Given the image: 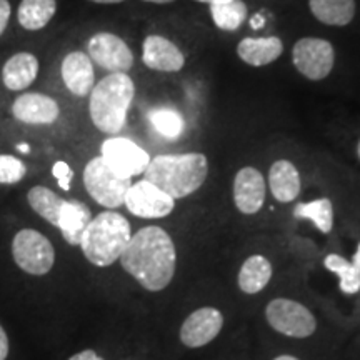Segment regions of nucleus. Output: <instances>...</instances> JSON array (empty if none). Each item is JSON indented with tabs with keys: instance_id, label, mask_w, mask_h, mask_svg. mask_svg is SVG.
I'll use <instances>...</instances> for the list:
<instances>
[{
	"instance_id": "obj_1",
	"label": "nucleus",
	"mask_w": 360,
	"mask_h": 360,
	"mask_svg": "<svg viewBox=\"0 0 360 360\" xmlns=\"http://www.w3.org/2000/svg\"><path fill=\"white\" fill-rule=\"evenodd\" d=\"M120 265L146 290L162 292L175 277L177 249L165 229L147 225L130 238L120 255Z\"/></svg>"
},
{
	"instance_id": "obj_2",
	"label": "nucleus",
	"mask_w": 360,
	"mask_h": 360,
	"mask_svg": "<svg viewBox=\"0 0 360 360\" xmlns=\"http://www.w3.org/2000/svg\"><path fill=\"white\" fill-rule=\"evenodd\" d=\"M209 174V160L204 154H165L148 162L146 180L167 193L174 200L186 199L204 186Z\"/></svg>"
},
{
	"instance_id": "obj_3",
	"label": "nucleus",
	"mask_w": 360,
	"mask_h": 360,
	"mask_svg": "<svg viewBox=\"0 0 360 360\" xmlns=\"http://www.w3.org/2000/svg\"><path fill=\"white\" fill-rule=\"evenodd\" d=\"M134 80L124 72L107 75L90 92L89 112L96 127L103 134H119L127 122V112L134 101Z\"/></svg>"
},
{
	"instance_id": "obj_4",
	"label": "nucleus",
	"mask_w": 360,
	"mask_h": 360,
	"mask_svg": "<svg viewBox=\"0 0 360 360\" xmlns=\"http://www.w3.org/2000/svg\"><path fill=\"white\" fill-rule=\"evenodd\" d=\"M132 238V229L122 214L105 210L90 220L80 238L85 259L96 267H110L120 259Z\"/></svg>"
},
{
	"instance_id": "obj_5",
	"label": "nucleus",
	"mask_w": 360,
	"mask_h": 360,
	"mask_svg": "<svg viewBox=\"0 0 360 360\" xmlns=\"http://www.w3.org/2000/svg\"><path fill=\"white\" fill-rule=\"evenodd\" d=\"M265 321L272 330L290 339H307L317 330V319L312 310L287 297L270 300L265 307Z\"/></svg>"
},
{
	"instance_id": "obj_6",
	"label": "nucleus",
	"mask_w": 360,
	"mask_h": 360,
	"mask_svg": "<svg viewBox=\"0 0 360 360\" xmlns=\"http://www.w3.org/2000/svg\"><path fill=\"white\" fill-rule=\"evenodd\" d=\"M84 186L89 195L105 209H119L124 205L127 191L132 186V179L120 177L115 174L102 157H94L85 165Z\"/></svg>"
},
{
	"instance_id": "obj_7",
	"label": "nucleus",
	"mask_w": 360,
	"mask_h": 360,
	"mask_svg": "<svg viewBox=\"0 0 360 360\" xmlns=\"http://www.w3.org/2000/svg\"><path fill=\"white\" fill-rule=\"evenodd\" d=\"M12 255L15 264L30 276H45L56 264L51 240L34 229H24L13 237Z\"/></svg>"
},
{
	"instance_id": "obj_8",
	"label": "nucleus",
	"mask_w": 360,
	"mask_h": 360,
	"mask_svg": "<svg viewBox=\"0 0 360 360\" xmlns=\"http://www.w3.org/2000/svg\"><path fill=\"white\" fill-rule=\"evenodd\" d=\"M292 60L295 69L310 80H322L334 69L335 52L323 39L304 37L294 45Z\"/></svg>"
},
{
	"instance_id": "obj_9",
	"label": "nucleus",
	"mask_w": 360,
	"mask_h": 360,
	"mask_svg": "<svg viewBox=\"0 0 360 360\" xmlns=\"http://www.w3.org/2000/svg\"><path fill=\"white\" fill-rule=\"evenodd\" d=\"M101 157L120 177L132 179L146 172L150 157L141 146L125 137H110L102 143Z\"/></svg>"
},
{
	"instance_id": "obj_10",
	"label": "nucleus",
	"mask_w": 360,
	"mask_h": 360,
	"mask_svg": "<svg viewBox=\"0 0 360 360\" xmlns=\"http://www.w3.org/2000/svg\"><path fill=\"white\" fill-rule=\"evenodd\" d=\"M224 328V315L217 307H200L186 317L179 330L184 347L202 349L214 342Z\"/></svg>"
},
{
	"instance_id": "obj_11",
	"label": "nucleus",
	"mask_w": 360,
	"mask_h": 360,
	"mask_svg": "<svg viewBox=\"0 0 360 360\" xmlns=\"http://www.w3.org/2000/svg\"><path fill=\"white\" fill-rule=\"evenodd\" d=\"M124 205L130 214L141 219H164L172 214L175 200L157 188L148 180L132 184L125 195Z\"/></svg>"
},
{
	"instance_id": "obj_12",
	"label": "nucleus",
	"mask_w": 360,
	"mask_h": 360,
	"mask_svg": "<svg viewBox=\"0 0 360 360\" xmlns=\"http://www.w3.org/2000/svg\"><path fill=\"white\" fill-rule=\"evenodd\" d=\"M89 57L102 69L127 74L134 65V53L122 39L114 34L101 32L89 40Z\"/></svg>"
},
{
	"instance_id": "obj_13",
	"label": "nucleus",
	"mask_w": 360,
	"mask_h": 360,
	"mask_svg": "<svg viewBox=\"0 0 360 360\" xmlns=\"http://www.w3.org/2000/svg\"><path fill=\"white\" fill-rule=\"evenodd\" d=\"M267 186L262 172L255 167L240 169L233 179V202L244 215H255L264 207Z\"/></svg>"
},
{
	"instance_id": "obj_14",
	"label": "nucleus",
	"mask_w": 360,
	"mask_h": 360,
	"mask_svg": "<svg viewBox=\"0 0 360 360\" xmlns=\"http://www.w3.org/2000/svg\"><path fill=\"white\" fill-rule=\"evenodd\" d=\"M142 60L148 69L159 72H179L186 64V57L177 45L160 35H148L143 40Z\"/></svg>"
},
{
	"instance_id": "obj_15",
	"label": "nucleus",
	"mask_w": 360,
	"mask_h": 360,
	"mask_svg": "<svg viewBox=\"0 0 360 360\" xmlns=\"http://www.w3.org/2000/svg\"><path fill=\"white\" fill-rule=\"evenodd\" d=\"M12 114L24 124H53L58 119L57 102L42 94H24L13 102Z\"/></svg>"
},
{
	"instance_id": "obj_16",
	"label": "nucleus",
	"mask_w": 360,
	"mask_h": 360,
	"mask_svg": "<svg viewBox=\"0 0 360 360\" xmlns=\"http://www.w3.org/2000/svg\"><path fill=\"white\" fill-rule=\"evenodd\" d=\"M62 79L74 96H89L96 85V72L87 53L70 52L62 62Z\"/></svg>"
},
{
	"instance_id": "obj_17",
	"label": "nucleus",
	"mask_w": 360,
	"mask_h": 360,
	"mask_svg": "<svg viewBox=\"0 0 360 360\" xmlns=\"http://www.w3.org/2000/svg\"><path fill=\"white\" fill-rule=\"evenodd\" d=\"M269 186L274 199L281 204H290L300 195L302 188L299 169L285 159L274 162L269 170Z\"/></svg>"
},
{
	"instance_id": "obj_18",
	"label": "nucleus",
	"mask_w": 360,
	"mask_h": 360,
	"mask_svg": "<svg viewBox=\"0 0 360 360\" xmlns=\"http://www.w3.org/2000/svg\"><path fill=\"white\" fill-rule=\"evenodd\" d=\"M274 276L272 262L262 254H254L244 260L237 274V285L244 294H260Z\"/></svg>"
},
{
	"instance_id": "obj_19",
	"label": "nucleus",
	"mask_w": 360,
	"mask_h": 360,
	"mask_svg": "<svg viewBox=\"0 0 360 360\" xmlns=\"http://www.w3.org/2000/svg\"><path fill=\"white\" fill-rule=\"evenodd\" d=\"M39 74V60L34 53L20 52L12 56L6 62L2 69L4 85L8 90L19 92L25 90L30 84L37 79Z\"/></svg>"
},
{
	"instance_id": "obj_20",
	"label": "nucleus",
	"mask_w": 360,
	"mask_h": 360,
	"mask_svg": "<svg viewBox=\"0 0 360 360\" xmlns=\"http://www.w3.org/2000/svg\"><path fill=\"white\" fill-rule=\"evenodd\" d=\"M283 45L278 37H247L238 44L237 56L252 67L272 64L282 56Z\"/></svg>"
},
{
	"instance_id": "obj_21",
	"label": "nucleus",
	"mask_w": 360,
	"mask_h": 360,
	"mask_svg": "<svg viewBox=\"0 0 360 360\" xmlns=\"http://www.w3.org/2000/svg\"><path fill=\"white\" fill-rule=\"evenodd\" d=\"M90 220H92V212L84 202L65 200L57 227L60 229L62 237L65 238L67 244L80 245V238H82Z\"/></svg>"
},
{
	"instance_id": "obj_22",
	"label": "nucleus",
	"mask_w": 360,
	"mask_h": 360,
	"mask_svg": "<svg viewBox=\"0 0 360 360\" xmlns=\"http://www.w3.org/2000/svg\"><path fill=\"white\" fill-rule=\"evenodd\" d=\"M310 12L326 25L344 27L355 15V0H309Z\"/></svg>"
},
{
	"instance_id": "obj_23",
	"label": "nucleus",
	"mask_w": 360,
	"mask_h": 360,
	"mask_svg": "<svg viewBox=\"0 0 360 360\" xmlns=\"http://www.w3.org/2000/svg\"><path fill=\"white\" fill-rule=\"evenodd\" d=\"M294 215L297 219L312 222L315 229L322 233H330L334 229V205L327 197L312 202H300L295 205Z\"/></svg>"
},
{
	"instance_id": "obj_24",
	"label": "nucleus",
	"mask_w": 360,
	"mask_h": 360,
	"mask_svg": "<svg viewBox=\"0 0 360 360\" xmlns=\"http://www.w3.org/2000/svg\"><path fill=\"white\" fill-rule=\"evenodd\" d=\"M56 0H22L19 6V24L27 30L44 29L56 15Z\"/></svg>"
},
{
	"instance_id": "obj_25",
	"label": "nucleus",
	"mask_w": 360,
	"mask_h": 360,
	"mask_svg": "<svg viewBox=\"0 0 360 360\" xmlns=\"http://www.w3.org/2000/svg\"><path fill=\"white\" fill-rule=\"evenodd\" d=\"M27 199H29V204L34 209L35 214H39L40 217L47 220L49 224L56 225L57 227L58 217H60L65 199L58 197L56 192L51 191V188L42 186L30 188Z\"/></svg>"
},
{
	"instance_id": "obj_26",
	"label": "nucleus",
	"mask_w": 360,
	"mask_h": 360,
	"mask_svg": "<svg viewBox=\"0 0 360 360\" xmlns=\"http://www.w3.org/2000/svg\"><path fill=\"white\" fill-rule=\"evenodd\" d=\"M323 267L339 277V289L344 295H355L360 292V272L349 259L339 254H328L323 259Z\"/></svg>"
},
{
	"instance_id": "obj_27",
	"label": "nucleus",
	"mask_w": 360,
	"mask_h": 360,
	"mask_svg": "<svg viewBox=\"0 0 360 360\" xmlns=\"http://www.w3.org/2000/svg\"><path fill=\"white\" fill-rule=\"evenodd\" d=\"M148 120L157 132L169 141L179 139L184 132V127H186L180 112L170 109V107H159V109L150 110L148 112Z\"/></svg>"
},
{
	"instance_id": "obj_28",
	"label": "nucleus",
	"mask_w": 360,
	"mask_h": 360,
	"mask_svg": "<svg viewBox=\"0 0 360 360\" xmlns=\"http://www.w3.org/2000/svg\"><path fill=\"white\" fill-rule=\"evenodd\" d=\"M210 15L215 25L222 30H237L244 24L247 17V6L242 0H232L227 4H219V6H210Z\"/></svg>"
},
{
	"instance_id": "obj_29",
	"label": "nucleus",
	"mask_w": 360,
	"mask_h": 360,
	"mask_svg": "<svg viewBox=\"0 0 360 360\" xmlns=\"http://www.w3.org/2000/svg\"><path fill=\"white\" fill-rule=\"evenodd\" d=\"M25 174L27 167L24 162L13 155H0V184H17L25 177Z\"/></svg>"
},
{
	"instance_id": "obj_30",
	"label": "nucleus",
	"mask_w": 360,
	"mask_h": 360,
	"mask_svg": "<svg viewBox=\"0 0 360 360\" xmlns=\"http://www.w3.org/2000/svg\"><path fill=\"white\" fill-rule=\"evenodd\" d=\"M52 174H53V177L57 179L58 186H60L62 191H69L72 177H74V172H72L70 165L67 164V162H62V160L57 162V164H53Z\"/></svg>"
},
{
	"instance_id": "obj_31",
	"label": "nucleus",
	"mask_w": 360,
	"mask_h": 360,
	"mask_svg": "<svg viewBox=\"0 0 360 360\" xmlns=\"http://www.w3.org/2000/svg\"><path fill=\"white\" fill-rule=\"evenodd\" d=\"M8 19H11V4L8 0H0V35L6 32Z\"/></svg>"
},
{
	"instance_id": "obj_32",
	"label": "nucleus",
	"mask_w": 360,
	"mask_h": 360,
	"mask_svg": "<svg viewBox=\"0 0 360 360\" xmlns=\"http://www.w3.org/2000/svg\"><path fill=\"white\" fill-rule=\"evenodd\" d=\"M69 360H103V359L96 352V350L87 349V350H82V352L72 355Z\"/></svg>"
},
{
	"instance_id": "obj_33",
	"label": "nucleus",
	"mask_w": 360,
	"mask_h": 360,
	"mask_svg": "<svg viewBox=\"0 0 360 360\" xmlns=\"http://www.w3.org/2000/svg\"><path fill=\"white\" fill-rule=\"evenodd\" d=\"M8 355V337L4 330V327L0 326V360H6Z\"/></svg>"
},
{
	"instance_id": "obj_34",
	"label": "nucleus",
	"mask_w": 360,
	"mask_h": 360,
	"mask_svg": "<svg viewBox=\"0 0 360 360\" xmlns=\"http://www.w3.org/2000/svg\"><path fill=\"white\" fill-rule=\"evenodd\" d=\"M350 262H352L355 265V269H357L360 272V242H359L357 249H355V252H354V257H352V260H350Z\"/></svg>"
},
{
	"instance_id": "obj_35",
	"label": "nucleus",
	"mask_w": 360,
	"mask_h": 360,
	"mask_svg": "<svg viewBox=\"0 0 360 360\" xmlns=\"http://www.w3.org/2000/svg\"><path fill=\"white\" fill-rule=\"evenodd\" d=\"M197 2L209 4V6H219V4H227V2H232V0H197Z\"/></svg>"
},
{
	"instance_id": "obj_36",
	"label": "nucleus",
	"mask_w": 360,
	"mask_h": 360,
	"mask_svg": "<svg viewBox=\"0 0 360 360\" xmlns=\"http://www.w3.org/2000/svg\"><path fill=\"white\" fill-rule=\"evenodd\" d=\"M272 360H300V359L290 354H282V355H277V357H274Z\"/></svg>"
},
{
	"instance_id": "obj_37",
	"label": "nucleus",
	"mask_w": 360,
	"mask_h": 360,
	"mask_svg": "<svg viewBox=\"0 0 360 360\" xmlns=\"http://www.w3.org/2000/svg\"><path fill=\"white\" fill-rule=\"evenodd\" d=\"M90 2H96V4H119V2H124V0H90Z\"/></svg>"
},
{
	"instance_id": "obj_38",
	"label": "nucleus",
	"mask_w": 360,
	"mask_h": 360,
	"mask_svg": "<svg viewBox=\"0 0 360 360\" xmlns=\"http://www.w3.org/2000/svg\"><path fill=\"white\" fill-rule=\"evenodd\" d=\"M252 27H254V29H259V27H262V19H260V17H255V19H252Z\"/></svg>"
},
{
	"instance_id": "obj_39",
	"label": "nucleus",
	"mask_w": 360,
	"mask_h": 360,
	"mask_svg": "<svg viewBox=\"0 0 360 360\" xmlns=\"http://www.w3.org/2000/svg\"><path fill=\"white\" fill-rule=\"evenodd\" d=\"M17 148H19V150H20V152H24V154H27V152H29V150H30V147H29V146H27V143H20V146H19V147H17Z\"/></svg>"
},
{
	"instance_id": "obj_40",
	"label": "nucleus",
	"mask_w": 360,
	"mask_h": 360,
	"mask_svg": "<svg viewBox=\"0 0 360 360\" xmlns=\"http://www.w3.org/2000/svg\"><path fill=\"white\" fill-rule=\"evenodd\" d=\"M146 2H154V4H170L174 0H146Z\"/></svg>"
},
{
	"instance_id": "obj_41",
	"label": "nucleus",
	"mask_w": 360,
	"mask_h": 360,
	"mask_svg": "<svg viewBox=\"0 0 360 360\" xmlns=\"http://www.w3.org/2000/svg\"><path fill=\"white\" fill-rule=\"evenodd\" d=\"M357 155H359V159H360V141H359V146H357Z\"/></svg>"
}]
</instances>
